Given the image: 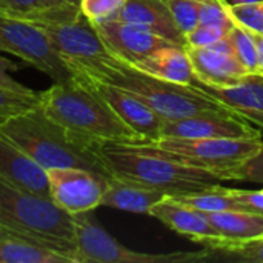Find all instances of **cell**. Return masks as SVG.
<instances>
[{"mask_svg":"<svg viewBox=\"0 0 263 263\" xmlns=\"http://www.w3.org/2000/svg\"><path fill=\"white\" fill-rule=\"evenodd\" d=\"M45 114L88 143L145 142L85 80L71 77L40 92Z\"/></svg>","mask_w":263,"mask_h":263,"instance_id":"6da1fadb","label":"cell"},{"mask_svg":"<svg viewBox=\"0 0 263 263\" xmlns=\"http://www.w3.org/2000/svg\"><path fill=\"white\" fill-rule=\"evenodd\" d=\"M92 149L109 177L139 182L168 196L208 191L222 182L214 173L142 151L134 143H92Z\"/></svg>","mask_w":263,"mask_h":263,"instance_id":"7a4b0ae2","label":"cell"},{"mask_svg":"<svg viewBox=\"0 0 263 263\" xmlns=\"http://www.w3.org/2000/svg\"><path fill=\"white\" fill-rule=\"evenodd\" d=\"M0 133L45 171L72 166L109 177L96 156L92 143L79 139L49 119L40 108V103L35 108L9 117L0 125Z\"/></svg>","mask_w":263,"mask_h":263,"instance_id":"3957f363","label":"cell"},{"mask_svg":"<svg viewBox=\"0 0 263 263\" xmlns=\"http://www.w3.org/2000/svg\"><path fill=\"white\" fill-rule=\"evenodd\" d=\"M0 227L12 236L52 248L79 263L74 216L49 197L0 182Z\"/></svg>","mask_w":263,"mask_h":263,"instance_id":"277c9868","label":"cell"},{"mask_svg":"<svg viewBox=\"0 0 263 263\" xmlns=\"http://www.w3.org/2000/svg\"><path fill=\"white\" fill-rule=\"evenodd\" d=\"M48 37L74 77H94L117 59L77 5H54L26 18Z\"/></svg>","mask_w":263,"mask_h":263,"instance_id":"5b68a950","label":"cell"},{"mask_svg":"<svg viewBox=\"0 0 263 263\" xmlns=\"http://www.w3.org/2000/svg\"><path fill=\"white\" fill-rule=\"evenodd\" d=\"M116 85L137 96L165 120L193 116L202 111H227V108L203 92L199 86L180 85L146 74L136 66L117 60L94 77H79ZM230 111V109H228Z\"/></svg>","mask_w":263,"mask_h":263,"instance_id":"8992f818","label":"cell"},{"mask_svg":"<svg viewBox=\"0 0 263 263\" xmlns=\"http://www.w3.org/2000/svg\"><path fill=\"white\" fill-rule=\"evenodd\" d=\"M139 149L206 170L227 182V173L263 148L262 136L243 139H157L136 142Z\"/></svg>","mask_w":263,"mask_h":263,"instance_id":"52a82bcc","label":"cell"},{"mask_svg":"<svg viewBox=\"0 0 263 263\" xmlns=\"http://www.w3.org/2000/svg\"><path fill=\"white\" fill-rule=\"evenodd\" d=\"M74 228L79 263H196L211 260L213 257V253L206 248L202 251H174L168 254L133 251L106 233L88 213L74 216Z\"/></svg>","mask_w":263,"mask_h":263,"instance_id":"ba28073f","label":"cell"},{"mask_svg":"<svg viewBox=\"0 0 263 263\" xmlns=\"http://www.w3.org/2000/svg\"><path fill=\"white\" fill-rule=\"evenodd\" d=\"M0 51L22 59L51 77L52 82H65L74 77L37 25L3 12H0Z\"/></svg>","mask_w":263,"mask_h":263,"instance_id":"9c48e42d","label":"cell"},{"mask_svg":"<svg viewBox=\"0 0 263 263\" xmlns=\"http://www.w3.org/2000/svg\"><path fill=\"white\" fill-rule=\"evenodd\" d=\"M51 200L71 216L89 213L102 205L108 177L83 168L46 170Z\"/></svg>","mask_w":263,"mask_h":263,"instance_id":"30bf717a","label":"cell"},{"mask_svg":"<svg viewBox=\"0 0 263 263\" xmlns=\"http://www.w3.org/2000/svg\"><path fill=\"white\" fill-rule=\"evenodd\" d=\"M262 133L231 111H202L163 120L159 139H243Z\"/></svg>","mask_w":263,"mask_h":263,"instance_id":"8fae6325","label":"cell"},{"mask_svg":"<svg viewBox=\"0 0 263 263\" xmlns=\"http://www.w3.org/2000/svg\"><path fill=\"white\" fill-rule=\"evenodd\" d=\"M99 31L103 43L106 48L122 62L136 65L156 49L176 45L171 40L133 23L120 22V20H109L99 25H94Z\"/></svg>","mask_w":263,"mask_h":263,"instance_id":"7c38bea8","label":"cell"},{"mask_svg":"<svg viewBox=\"0 0 263 263\" xmlns=\"http://www.w3.org/2000/svg\"><path fill=\"white\" fill-rule=\"evenodd\" d=\"M82 80L88 82L103 97V100L114 109V112L145 142L157 140L160 137V129L165 119L160 114H157L151 106H148L145 102H142L137 96L111 83L86 80V79Z\"/></svg>","mask_w":263,"mask_h":263,"instance_id":"4fadbf2b","label":"cell"},{"mask_svg":"<svg viewBox=\"0 0 263 263\" xmlns=\"http://www.w3.org/2000/svg\"><path fill=\"white\" fill-rule=\"evenodd\" d=\"M196 80L213 86H230L248 76L227 39L203 48H186Z\"/></svg>","mask_w":263,"mask_h":263,"instance_id":"5bb4252c","label":"cell"},{"mask_svg":"<svg viewBox=\"0 0 263 263\" xmlns=\"http://www.w3.org/2000/svg\"><path fill=\"white\" fill-rule=\"evenodd\" d=\"M148 216L156 217L170 230L188 236L193 242L200 243L211 253L223 243L219 231L211 225L208 216L191 206H186L171 196H166L157 205H154Z\"/></svg>","mask_w":263,"mask_h":263,"instance_id":"9a60e30c","label":"cell"},{"mask_svg":"<svg viewBox=\"0 0 263 263\" xmlns=\"http://www.w3.org/2000/svg\"><path fill=\"white\" fill-rule=\"evenodd\" d=\"M203 92L220 102L231 112L243 117L263 131V76L248 74L239 83L230 86H213L199 80L193 82Z\"/></svg>","mask_w":263,"mask_h":263,"instance_id":"2e32d148","label":"cell"},{"mask_svg":"<svg viewBox=\"0 0 263 263\" xmlns=\"http://www.w3.org/2000/svg\"><path fill=\"white\" fill-rule=\"evenodd\" d=\"M0 182L49 197L46 171L0 133ZM51 199V197H49Z\"/></svg>","mask_w":263,"mask_h":263,"instance_id":"e0dca14e","label":"cell"},{"mask_svg":"<svg viewBox=\"0 0 263 263\" xmlns=\"http://www.w3.org/2000/svg\"><path fill=\"white\" fill-rule=\"evenodd\" d=\"M114 20L143 26L176 45H186V39L174 22L165 0H126Z\"/></svg>","mask_w":263,"mask_h":263,"instance_id":"ac0fdd59","label":"cell"},{"mask_svg":"<svg viewBox=\"0 0 263 263\" xmlns=\"http://www.w3.org/2000/svg\"><path fill=\"white\" fill-rule=\"evenodd\" d=\"M166 196V193L139 182L108 177L106 190L102 197V206L134 214H149L151 208Z\"/></svg>","mask_w":263,"mask_h":263,"instance_id":"d6986e66","label":"cell"},{"mask_svg":"<svg viewBox=\"0 0 263 263\" xmlns=\"http://www.w3.org/2000/svg\"><path fill=\"white\" fill-rule=\"evenodd\" d=\"M133 66L154 77L180 85H193L196 80L186 48L180 45L162 46Z\"/></svg>","mask_w":263,"mask_h":263,"instance_id":"ffe728a7","label":"cell"},{"mask_svg":"<svg viewBox=\"0 0 263 263\" xmlns=\"http://www.w3.org/2000/svg\"><path fill=\"white\" fill-rule=\"evenodd\" d=\"M206 216L211 225L222 236V245L245 243L260 239L263 236V216L259 214L245 210H228L220 213H210Z\"/></svg>","mask_w":263,"mask_h":263,"instance_id":"44dd1931","label":"cell"},{"mask_svg":"<svg viewBox=\"0 0 263 263\" xmlns=\"http://www.w3.org/2000/svg\"><path fill=\"white\" fill-rule=\"evenodd\" d=\"M0 263H72V260L32 240L5 236L0 237Z\"/></svg>","mask_w":263,"mask_h":263,"instance_id":"7402d4cb","label":"cell"},{"mask_svg":"<svg viewBox=\"0 0 263 263\" xmlns=\"http://www.w3.org/2000/svg\"><path fill=\"white\" fill-rule=\"evenodd\" d=\"M174 200L191 206L197 211H202L205 214L210 213H220L228 210H243L234 199H231L228 194L223 193L222 185H216L214 188L202 193H193V194H182V196H171Z\"/></svg>","mask_w":263,"mask_h":263,"instance_id":"603a6c76","label":"cell"},{"mask_svg":"<svg viewBox=\"0 0 263 263\" xmlns=\"http://www.w3.org/2000/svg\"><path fill=\"white\" fill-rule=\"evenodd\" d=\"M228 40L234 49L236 57L248 71V74L257 72V48L254 34L239 25H234L228 34Z\"/></svg>","mask_w":263,"mask_h":263,"instance_id":"cb8c5ba5","label":"cell"},{"mask_svg":"<svg viewBox=\"0 0 263 263\" xmlns=\"http://www.w3.org/2000/svg\"><path fill=\"white\" fill-rule=\"evenodd\" d=\"M211 260L240 263H263V236L245 243H228L213 251Z\"/></svg>","mask_w":263,"mask_h":263,"instance_id":"d4e9b609","label":"cell"},{"mask_svg":"<svg viewBox=\"0 0 263 263\" xmlns=\"http://www.w3.org/2000/svg\"><path fill=\"white\" fill-rule=\"evenodd\" d=\"M40 94L32 92H17L0 86V125L9 117L25 112L31 108L39 106Z\"/></svg>","mask_w":263,"mask_h":263,"instance_id":"484cf974","label":"cell"},{"mask_svg":"<svg viewBox=\"0 0 263 263\" xmlns=\"http://www.w3.org/2000/svg\"><path fill=\"white\" fill-rule=\"evenodd\" d=\"M230 12L236 25L263 35V0L230 5Z\"/></svg>","mask_w":263,"mask_h":263,"instance_id":"4316f807","label":"cell"},{"mask_svg":"<svg viewBox=\"0 0 263 263\" xmlns=\"http://www.w3.org/2000/svg\"><path fill=\"white\" fill-rule=\"evenodd\" d=\"M126 0H80V12L92 23L99 25L103 22L114 20Z\"/></svg>","mask_w":263,"mask_h":263,"instance_id":"83f0119b","label":"cell"},{"mask_svg":"<svg viewBox=\"0 0 263 263\" xmlns=\"http://www.w3.org/2000/svg\"><path fill=\"white\" fill-rule=\"evenodd\" d=\"M174 22L177 23L182 34L186 35L199 25V5L197 0H165Z\"/></svg>","mask_w":263,"mask_h":263,"instance_id":"f1b7e54d","label":"cell"},{"mask_svg":"<svg viewBox=\"0 0 263 263\" xmlns=\"http://www.w3.org/2000/svg\"><path fill=\"white\" fill-rule=\"evenodd\" d=\"M233 26L223 25H211V23H199L196 29H193L186 35L185 48H203L211 46L228 37Z\"/></svg>","mask_w":263,"mask_h":263,"instance_id":"f546056e","label":"cell"},{"mask_svg":"<svg viewBox=\"0 0 263 263\" xmlns=\"http://www.w3.org/2000/svg\"><path fill=\"white\" fill-rule=\"evenodd\" d=\"M199 5V23L234 26V20L230 12V5L225 0H197Z\"/></svg>","mask_w":263,"mask_h":263,"instance_id":"4dcf8cb0","label":"cell"},{"mask_svg":"<svg viewBox=\"0 0 263 263\" xmlns=\"http://www.w3.org/2000/svg\"><path fill=\"white\" fill-rule=\"evenodd\" d=\"M251 182L263 185V148L253 157L227 173V182Z\"/></svg>","mask_w":263,"mask_h":263,"instance_id":"1f68e13d","label":"cell"},{"mask_svg":"<svg viewBox=\"0 0 263 263\" xmlns=\"http://www.w3.org/2000/svg\"><path fill=\"white\" fill-rule=\"evenodd\" d=\"M54 5L52 0H0V12L26 20L29 15Z\"/></svg>","mask_w":263,"mask_h":263,"instance_id":"d6a6232c","label":"cell"},{"mask_svg":"<svg viewBox=\"0 0 263 263\" xmlns=\"http://www.w3.org/2000/svg\"><path fill=\"white\" fill-rule=\"evenodd\" d=\"M222 190L225 194L234 199L245 211L263 216V190L253 191V190H234L225 186H222Z\"/></svg>","mask_w":263,"mask_h":263,"instance_id":"836d02e7","label":"cell"},{"mask_svg":"<svg viewBox=\"0 0 263 263\" xmlns=\"http://www.w3.org/2000/svg\"><path fill=\"white\" fill-rule=\"evenodd\" d=\"M18 69V65L15 62H12L11 59L5 57L0 51V86L11 89V91H17V92H32L34 89L25 86L23 83L17 82L15 79H12V72Z\"/></svg>","mask_w":263,"mask_h":263,"instance_id":"e575fe53","label":"cell"},{"mask_svg":"<svg viewBox=\"0 0 263 263\" xmlns=\"http://www.w3.org/2000/svg\"><path fill=\"white\" fill-rule=\"evenodd\" d=\"M254 40H256V48H257V72L256 74L263 76V35L254 34Z\"/></svg>","mask_w":263,"mask_h":263,"instance_id":"d590c367","label":"cell"},{"mask_svg":"<svg viewBox=\"0 0 263 263\" xmlns=\"http://www.w3.org/2000/svg\"><path fill=\"white\" fill-rule=\"evenodd\" d=\"M55 5H77L80 3V0H52Z\"/></svg>","mask_w":263,"mask_h":263,"instance_id":"8d00e7d4","label":"cell"},{"mask_svg":"<svg viewBox=\"0 0 263 263\" xmlns=\"http://www.w3.org/2000/svg\"><path fill=\"white\" fill-rule=\"evenodd\" d=\"M228 5H240V3H251V2H259V0H225Z\"/></svg>","mask_w":263,"mask_h":263,"instance_id":"74e56055","label":"cell"},{"mask_svg":"<svg viewBox=\"0 0 263 263\" xmlns=\"http://www.w3.org/2000/svg\"><path fill=\"white\" fill-rule=\"evenodd\" d=\"M5 236H12V234L9 231H6L3 227H0V237H5Z\"/></svg>","mask_w":263,"mask_h":263,"instance_id":"f35d334b","label":"cell"}]
</instances>
